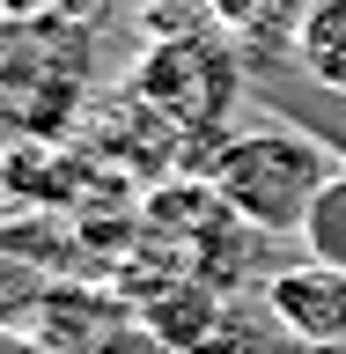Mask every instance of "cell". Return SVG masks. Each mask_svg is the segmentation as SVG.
<instances>
[{
  "label": "cell",
  "mask_w": 346,
  "mask_h": 354,
  "mask_svg": "<svg viewBox=\"0 0 346 354\" xmlns=\"http://www.w3.org/2000/svg\"><path fill=\"white\" fill-rule=\"evenodd\" d=\"M295 243H302V259L346 273V162L325 177V192L309 199V214H302V229H295Z\"/></svg>",
  "instance_id": "obj_8"
},
{
  "label": "cell",
  "mask_w": 346,
  "mask_h": 354,
  "mask_svg": "<svg viewBox=\"0 0 346 354\" xmlns=\"http://www.w3.org/2000/svg\"><path fill=\"white\" fill-rule=\"evenodd\" d=\"M280 66H287V59L258 66V96L273 104V118H287V126L317 133V140H325V148L346 162V96H339V88H317V82L302 74V66H295V82H287Z\"/></svg>",
  "instance_id": "obj_5"
},
{
  "label": "cell",
  "mask_w": 346,
  "mask_h": 354,
  "mask_svg": "<svg viewBox=\"0 0 346 354\" xmlns=\"http://www.w3.org/2000/svg\"><path fill=\"white\" fill-rule=\"evenodd\" d=\"M309 354H346V347H309Z\"/></svg>",
  "instance_id": "obj_11"
},
{
  "label": "cell",
  "mask_w": 346,
  "mask_h": 354,
  "mask_svg": "<svg viewBox=\"0 0 346 354\" xmlns=\"http://www.w3.org/2000/svg\"><path fill=\"white\" fill-rule=\"evenodd\" d=\"M88 354H177V347H170V339H155L148 325H118L110 339H96Z\"/></svg>",
  "instance_id": "obj_10"
},
{
  "label": "cell",
  "mask_w": 346,
  "mask_h": 354,
  "mask_svg": "<svg viewBox=\"0 0 346 354\" xmlns=\"http://www.w3.org/2000/svg\"><path fill=\"white\" fill-rule=\"evenodd\" d=\"M265 310H273V325L287 339H302V347H346V273L331 266L302 259V266H280L273 281H265Z\"/></svg>",
  "instance_id": "obj_3"
},
{
  "label": "cell",
  "mask_w": 346,
  "mask_h": 354,
  "mask_svg": "<svg viewBox=\"0 0 346 354\" xmlns=\"http://www.w3.org/2000/svg\"><path fill=\"white\" fill-rule=\"evenodd\" d=\"M199 8H206L214 30H229L251 52V66H273L295 52V30H302V15L317 0H199Z\"/></svg>",
  "instance_id": "obj_4"
},
{
  "label": "cell",
  "mask_w": 346,
  "mask_h": 354,
  "mask_svg": "<svg viewBox=\"0 0 346 354\" xmlns=\"http://www.w3.org/2000/svg\"><path fill=\"white\" fill-rule=\"evenodd\" d=\"M331 170H339V155H331L317 133L273 118V126H258V133H229V148H221L206 185H214L258 236H295Z\"/></svg>",
  "instance_id": "obj_1"
},
{
  "label": "cell",
  "mask_w": 346,
  "mask_h": 354,
  "mask_svg": "<svg viewBox=\"0 0 346 354\" xmlns=\"http://www.w3.org/2000/svg\"><path fill=\"white\" fill-rule=\"evenodd\" d=\"M287 66H302L317 88H339L346 96V0H317V8L302 15Z\"/></svg>",
  "instance_id": "obj_7"
},
{
  "label": "cell",
  "mask_w": 346,
  "mask_h": 354,
  "mask_svg": "<svg viewBox=\"0 0 346 354\" xmlns=\"http://www.w3.org/2000/svg\"><path fill=\"white\" fill-rule=\"evenodd\" d=\"M140 325H148L155 339H170L177 354H199L206 339H214V325H221V288H214V281H170V288H148Z\"/></svg>",
  "instance_id": "obj_6"
},
{
  "label": "cell",
  "mask_w": 346,
  "mask_h": 354,
  "mask_svg": "<svg viewBox=\"0 0 346 354\" xmlns=\"http://www.w3.org/2000/svg\"><path fill=\"white\" fill-rule=\"evenodd\" d=\"M81 162H37V155H8L0 162V185L8 199H37V207H66V199H81Z\"/></svg>",
  "instance_id": "obj_9"
},
{
  "label": "cell",
  "mask_w": 346,
  "mask_h": 354,
  "mask_svg": "<svg viewBox=\"0 0 346 354\" xmlns=\"http://www.w3.org/2000/svg\"><path fill=\"white\" fill-rule=\"evenodd\" d=\"M243 59L206 30H184V37H155L140 44L133 59V96L162 111V126L192 133V126H229V104L243 96Z\"/></svg>",
  "instance_id": "obj_2"
}]
</instances>
